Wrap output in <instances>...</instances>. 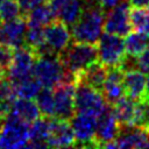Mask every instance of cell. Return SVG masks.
<instances>
[{"label": "cell", "mask_w": 149, "mask_h": 149, "mask_svg": "<svg viewBox=\"0 0 149 149\" xmlns=\"http://www.w3.org/2000/svg\"><path fill=\"white\" fill-rule=\"evenodd\" d=\"M136 106L137 100L128 97L127 94L119 99L114 105L109 106L118 122L122 127H132L135 126L136 122Z\"/></svg>", "instance_id": "obj_16"}, {"label": "cell", "mask_w": 149, "mask_h": 149, "mask_svg": "<svg viewBox=\"0 0 149 149\" xmlns=\"http://www.w3.org/2000/svg\"><path fill=\"white\" fill-rule=\"evenodd\" d=\"M64 73L63 64L58 55H43L38 56L33 68L34 77L41 83L42 87L56 86Z\"/></svg>", "instance_id": "obj_5"}, {"label": "cell", "mask_w": 149, "mask_h": 149, "mask_svg": "<svg viewBox=\"0 0 149 149\" xmlns=\"http://www.w3.org/2000/svg\"><path fill=\"white\" fill-rule=\"evenodd\" d=\"M21 7V10L23 13V15H26L29 10H31L34 7H36L37 5L44 2L45 0H16Z\"/></svg>", "instance_id": "obj_33"}, {"label": "cell", "mask_w": 149, "mask_h": 149, "mask_svg": "<svg viewBox=\"0 0 149 149\" xmlns=\"http://www.w3.org/2000/svg\"><path fill=\"white\" fill-rule=\"evenodd\" d=\"M123 85L126 94L134 100H140L146 92V73L140 69H128L123 73Z\"/></svg>", "instance_id": "obj_18"}, {"label": "cell", "mask_w": 149, "mask_h": 149, "mask_svg": "<svg viewBox=\"0 0 149 149\" xmlns=\"http://www.w3.org/2000/svg\"><path fill=\"white\" fill-rule=\"evenodd\" d=\"M135 126L149 128V97H142L137 100L136 106V122Z\"/></svg>", "instance_id": "obj_30"}, {"label": "cell", "mask_w": 149, "mask_h": 149, "mask_svg": "<svg viewBox=\"0 0 149 149\" xmlns=\"http://www.w3.org/2000/svg\"><path fill=\"white\" fill-rule=\"evenodd\" d=\"M24 16L27 24H37V26H47L48 23H50L52 20L56 19L47 0L34 7Z\"/></svg>", "instance_id": "obj_22"}, {"label": "cell", "mask_w": 149, "mask_h": 149, "mask_svg": "<svg viewBox=\"0 0 149 149\" xmlns=\"http://www.w3.org/2000/svg\"><path fill=\"white\" fill-rule=\"evenodd\" d=\"M36 104L40 108L41 115L54 118L55 116V100H54V92L49 87H43L37 93Z\"/></svg>", "instance_id": "obj_26"}, {"label": "cell", "mask_w": 149, "mask_h": 149, "mask_svg": "<svg viewBox=\"0 0 149 149\" xmlns=\"http://www.w3.org/2000/svg\"><path fill=\"white\" fill-rule=\"evenodd\" d=\"M132 7H148L149 0H127Z\"/></svg>", "instance_id": "obj_35"}, {"label": "cell", "mask_w": 149, "mask_h": 149, "mask_svg": "<svg viewBox=\"0 0 149 149\" xmlns=\"http://www.w3.org/2000/svg\"><path fill=\"white\" fill-rule=\"evenodd\" d=\"M136 64L141 71L149 74V43L146 49L136 57Z\"/></svg>", "instance_id": "obj_32"}, {"label": "cell", "mask_w": 149, "mask_h": 149, "mask_svg": "<svg viewBox=\"0 0 149 149\" xmlns=\"http://www.w3.org/2000/svg\"><path fill=\"white\" fill-rule=\"evenodd\" d=\"M99 62L107 68L120 66L127 54L125 49V40L120 35L106 33L102 34L97 43Z\"/></svg>", "instance_id": "obj_4"}, {"label": "cell", "mask_w": 149, "mask_h": 149, "mask_svg": "<svg viewBox=\"0 0 149 149\" xmlns=\"http://www.w3.org/2000/svg\"><path fill=\"white\" fill-rule=\"evenodd\" d=\"M74 106L78 113H90L97 118L109 106L102 93L90 85L77 81L74 91Z\"/></svg>", "instance_id": "obj_3"}, {"label": "cell", "mask_w": 149, "mask_h": 149, "mask_svg": "<svg viewBox=\"0 0 149 149\" xmlns=\"http://www.w3.org/2000/svg\"><path fill=\"white\" fill-rule=\"evenodd\" d=\"M121 129L120 123L114 116L112 108L107 107L97 118V130H95V148H104L107 142L116 139Z\"/></svg>", "instance_id": "obj_13"}, {"label": "cell", "mask_w": 149, "mask_h": 149, "mask_svg": "<svg viewBox=\"0 0 149 149\" xmlns=\"http://www.w3.org/2000/svg\"><path fill=\"white\" fill-rule=\"evenodd\" d=\"M50 129V118L40 116L29 126V140L27 147L30 148H45L48 146Z\"/></svg>", "instance_id": "obj_19"}, {"label": "cell", "mask_w": 149, "mask_h": 149, "mask_svg": "<svg viewBox=\"0 0 149 149\" xmlns=\"http://www.w3.org/2000/svg\"><path fill=\"white\" fill-rule=\"evenodd\" d=\"M105 13L97 5L83 9L80 17L72 24V38L77 42L97 44L104 27Z\"/></svg>", "instance_id": "obj_1"}, {"label": "cell", "mask_w": 149, "mask_h": 149, "mask_svg": "<svg viewBox=\"0 0 149 149\" xmlns=\"http://www.w3.org/2000/svg\"><path fill=\"white\" fill-rule=\"evenodd\" d=\"M148 129L132 126L122 127L115 139L118 148H146Z\"/></svg>", "instance_id": "obj_17"}, {"label": "cell", "mask_w": 149, "mask_h": 149, "mask_svg": "<svg viewBox=\"0 0 149 149\" xmlns=\"http://www.w3.org/2000/svg\"><path fill=\"white\" fill-rule=\"evenodd\" d=\"M26 30L27 21L24 15L8 22H0V43L16 49L24 44Z\"/></svg>", "instance_id": "obj_14"}, {"label": "cell", "mask_w": 149, "mask_h": 149, "mask_svg": "<svg viewBox=\"0 0 149 149\" xmlns=\"http://www.w3.org/2000/svg\"><path fill=\"white\" fill-rule=\"evenodd\" d=\"M123 73L125 71L120 66L108 68L107 77L104 83L101 93L106 102L112 106L123 95H126V90L123 85Z\"/></svg>", "instance_id": "obj_15"}, {"label": "cell", "mask_w": 149, "mask_h": 149, "mask_svg": "<svg viewBox=\"0 0 149 149\" xmlns=\"http://www.w3.org/2000/svg\"><path fill=\"white\" fill-rule=\"evenodd\" d=\"M29 123L10 112L7 115L3 129L0 133V148L27 147L29 140Z\"/></svg>", "instance_id": "obj_6"}, {"label": "cell", "mask_w": 149, "mask_h": 149, "mask_svg": "<svg viewBox=\"0 0 149 149\" xmlns=\"http://www.w3.org/2000/svg\"><path fill=\"white\" fill-rule=\"evenodd\" d=\"M129 21L134 30L144 33L149 36V6L133 7L129 10Z\"/></svg>", "instance_id": "obj_25"}, {"label": "cell", "mask_w": 149, "mask_h": 149, "mask_svg": "<svg viewBox=\"0 0 149 149\" xmlns=\"http://www.w3.org/2000/svg\"><path fill=\"white\" fill-rule=\"evenodd\" d=\"M24 44L36 51L40 47L44 44V28L37 24H27V30L24 35Z\"/></svg>", "instance_id": "obj_28"}, {"label": "cell", "mask_w": 149, "mask_h": 149, "mask_svg": "<svg viewBox=\"0 0 149 149\" xmlns=\"http://www.w3.org/2000/svg\"><path fill=\"white\" fill-rule=\"evenodd\" d=\"M83 6L79 0H69L57 15V19L63 21L68 26H72L81 15Z\"/></svg>", "instance_id": "obj_27"}, {"label": "cell", "mask_w": 149, "mask_h": 149, "mask_svg": "<svg viewBox=\"0 0 149 149\" xmlns=\"http://www.w3.org/2000/svg\"><path fill=\"white\" fill-rule=\"evenodd\" d=\"M149 36L144 33L134 30L133 33H128L125 38V49L127 56L137 57L148 45Z\"/></svg>", "instance_id": "obj_23"}, {"label": "cell", "mask_w": 149, "mask_h": 149, "mask_svg": "<svg viewBox=\"0 0 149 149\" xmlns=\"http://www.w3.org/2000/svg\"><path fill=\"white\" fill-rule=\"evenodd\" d=\"M23 13L16 0L0 1V22H8L22 16Z\"/></svg>", "instance_id": "obj_29"}, {"label": "cell", "mask_w": 149, "mask_h": 149, "mask_svg": "<svg viewBox=\"0 0 149 149\" xmlns=\"http://www.w3.org/2000/svg\"><path fill=\"white\" fill-rule=\"evenodd\" d=\"M144 95L146 97H149V77L147 78V86H146V92H144ZM143 95V97H144Z\"/></svg>", "instance_id": "obj_36"}, {"label": "cell", "mask_w": 149, "mask_h": 149, "mask_svg": "<svg viewBox=\"0 0 149 149\" xmlns=\"http://www.w3.org/2000/svg\"><path fill=\"white\" fill-rule=\"evenodd\" d=\"M13 86L15 88L16 97L29 98V99L35 98L42 87L41 83L34 77V74H30V76H28V77H26L19 81L14 83Z\"/></svg>", "instance_id": "obj_24"}, {"label": "cell", "mask_w": 149, "mask_h": 149, "mask_svg": "<svg viewBox=\"0 0 149 149\" xmlns=\"http://www.w3.org/2000/svg\"><path fill=\"white\" fill-rule=\"evenodd\" d=\"M70 41L71 34L69 31L68 24H65L59 19H55L45 26L44 43L51 52L58 55L69 45Z\"/></svg>", "instance_id": "obj_11"}, {"label": "cell", "mask_w": 149, "mask_h": 149, "mask_svg": "<svg viewBox=\"0 0 149 149\" xmlns=\"http://www.w3.org/2000/svg\"><path fill=\"white\" fill-rule=\"evenodd\" d=\"M0 1H1V0H0Z\"/></svg>", "instance_id": "obj_37"}, {"label": "cell", "mask_w": 149, "mask_h": 149, "mask_svg": "<svg viewBox=\"0 0 149 149\" xmlns=\"http://www.w3.org/2000/svg\"><path fill=\"white\" fill-rule=\"evenodd\" d=\"M14 48L0 43V78L8 74V70L14 56Z\"/></svg>", "instance_id": "obj_31"}, {"label": "cell", "mask_w": 149, "mask_h": 149, "mask_svg": "<svg viewBox=\"0 0 149 149\" xmlns=\"http://www.w3.org/2000/svg\"><path fill=\"white\" fill-rule=\"evenodd\" d=\"M10 112L29 125L41 116V112L36 101L29 98L17 97L13 102V107Z\"/></svg>", "instance_id": "obj_21"}, {"label": "cell", "mask_w": 149, "mask_h": 149, "mask_svg": "<svg viewBox=\"0 0 149 149\" xmlns=\"http://www.w3.org/2000/svg\"><path fill=\"white\" fill-rule=\"evenodd\" d=\"M74 83L59 81L56 86H54L55 118L70 120L74 115Z\"/></svg>", "instance_id": "obj_9"}, {"label": "cell", "mask_w": 149, "mask_h": 149, "mask_svg": "<svg viewBox=\"0 0 149 149\" xmlns=\"http://www.w3.org/2000/svg\"><path fill=\"white\" fill-rule=\"evenodd\" d=\"M130 28L129 7L126 0L106 12L104 19V29L106 33L125 37L130 31Z\"/></svg>", "instance_id": "obj_10"}, {"label": "cell", "mask_w": 149, "mask_h": 149, "mask_svg": "<svg viewBox=\"0 0 149 149\" xmlns=\"http://www.w3.org/2000/svg\"><path fill=\"white\" fill-rule=\"evenodd\" d=\"M72 126L76 146L83 148H95L94 139L97 130V116L90 113H78L70 119Z\"/></svg>", "instance_id": "obj_7"}, {"label": "cell", "mask_w": 149, "mask_h": 149, "mask_svg": "<svg viewBox=\"0 0 149 149\" xmlns=\"http://www.w3.org/2000/svg\"><path fill=\"white\" fill-rule=\"evenodd\" d=\"M122 1L123 0H97V3L105 12V10H109V9L114 8L115 6H118Z\"/></svg>", "instance_id": "obj_34"}, {"label": "cell", "mask_w": 149, "mask_h": 149, "mask_svg": "<svg viewBox=\"0 0 149 149\" xmlns=\"http://www.w3.org/2000/svg\"><path fill=\"white\" fill-rule=\"evenodd\" d=\"M58 57L63 68L76 74L99 61L97 44L77 41L69 43V45L58 54Z\"/></svg>", "instance_id": "obj_2"}, {"label": "cell", "mask_w": 149, "mask_h": 149, "mask_svg": "<svg viewBox=\"0 0 149 149\" xmlns=\"http://www.w3.org/2000/svg\"><path fill=\"white\" fill-rule=\"evenodd\" d=\"M108 68L100 62H95L84 71L77 73V81L85 83L91 87L101 92L104 83L106 80Z\"/></svg>", "instance_id": "obj_20"}, {"label": "cell", "mask_w": 149, "mask_h": 149, "mask_svg": "<svg viewBox=\"0 0 149 149\" xmlns=\"http://www.w3.org/2000/svg\"><path fill=\"white\" fill-rule=\"evenodd\" d=\"M37 56L30 47L23 44L14 50L12 64L8 70V79L12 84L33 74V68Z\"/></svg>", "instance_id": "obj_8"}, {"label": "cell", "mask_w": 149, "mask_h": 149, "mask_svg": "<svg viewBox=\"0 0 149 149\" xmlns=\"http://www.w3.org/2000/svg\"><path fill=\"white\" fill-rule=\"evenodd\" d=\"M48 146L54 148H68L76 146V137L70 120L50 118Z\"/></svg>", "instance_id": "obj_12"}]
</instances>
